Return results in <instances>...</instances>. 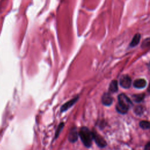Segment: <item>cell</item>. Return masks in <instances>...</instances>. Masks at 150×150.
I'll return each mask as SVG.
<instances>
[{
	"mask_svg": "<svg viewBox=\"0 0 150 150\" xmlns=\"http://www.w3.org/2000/svg\"><path fill=\"white\" fill-rule=\"evenodd\" d=\"M132 105L131 100L124 94L118 96V103L116 105L117 110L122 114L126 113Z\"/></svg>",
	"mask_w": 150,
	"mask_h": 150,
	"instance_id": "6da1fadb",
	"label": "cell"
},
{
	"mask_svg": "<svg viewBox=\"0 0 150 150\" xmlns=\"http://www.w3.org/2000/svg\"><path fill=\"white\" fill-rule=\"evenodd\" d=\"M81 140L86 147L91 146L92 144V140L93 139V133L87 127H82L79 134Z\"/></svg>",
	"mask_w": 150,
	"mask_h": 150,
	"instance_id": "7a4b0ae2",
	"label": "cell"
},
{
	"mask_svg": "<svg viewBox=\"0 0 150 150\" xmlns=\"http://www.w3.org/2000/svg\"><path fill=\"white\" fill-rule=\"evenodd\" d=\"M93 139L95 141V142H96V144H97L98 146H99L100 147L103 148L105 146H106L107 144L105 141L104 140V139L99 134H98L97 132L93 131Z\"/></svg>",
	"mask_w": 150,
	"mask_h": 150,
	"instance_id": "3957f363",
	"label": "cell"
},
{
	"mask_svg": "<svg viewBox=\"0 0 150 150\" xmlns=\"http://www.w3.org/2000/svg\"><path fill=\"white\" fill-rule=\"evenodd\" d=\"M131 84V80L128 76L124 75L121 77L120 85L122 87H124L125 88H128L130 87Z\"/></svg>",
	"mask_w": 150,
	"mask_h": 150,
	"instance_id": "277c9868",
	"label": "cell"
},
{
	"mask_svg": "<svg viewBox=\"0 0 150 150\" xmlns=\"http://www.w3.org/2000/svg\"><path fill=\"white\" fill-rule=\"evenodd\" d=\"M77 100H78V97H74V98H72L71 100L68 101L67 102H66L65 104H64L62 106V107L60 108L61 111L64 112V111H66L67 109L70 108L71 107H72L76 103Z\"/></svg>",
	"mask_w": 150,
	"mask_h": 150,
	"instance_id": "5b68a950",
	"label": "cell"
},
{
	"mask_svg": "<svg viewBox=\"0 0 150 150\" xmlns=\"http://www.w3.org/2000/svg\"><path fill=\"white\" fill-rule=\"evenodd\" d=\"M78 138V134L75 128H72L68 135V139L70 142H74Z\"/></svg>",
	"mask_w": 150,
	"mask_h": 150,
	"instance_id": "8992f818",
	"label": "cell"
},
{
	"mask_svg": "<svg viewBox=\"0 0 150 150\" xmlns=\"http://www.w3.org/2000/svg\"><path fill=\"white\" fill-rule=\"evenodd\" d=\"M112 102V98L108 93H104L102 97V103L105 105H110Z\"/></svg>",
	"mask_w": 150,
	"mask_h": 150,
	"instance_id": "52a82bcc",
	"label": "cell"
},
{
	"mask_svg": "<svg viewBox=\"0 0 150 150\" xmlns=\"http://www.w3.org/2000/svg\"><path fill=\"white\" fill-rule=\"evenodd\" d=\"M146 81L144 79H137L134 81L133 85L135 87L138 88H144L146 86Z\"/></svg>",
	"mask_w": 150,
	"mask_h": 150,
	"instance_id": "ba28073f",
	"label": "cell"
},
{
	"mask_svg": "<svg viewBox=\"0 0 150 150\" xmlns=\"http://www.w3.org/2000/svg\"><path fill=\"white\" fill-rule=\"evenodd\" d=\"M140 38H141V35L139 33H137L136 35H134V36L133 37L131 43H130V46L131 47H134L135 46H137L140 40Z\"/></svg>",
	"mask_w": 150,
	"mask_h": 150,
	"instance_id": "9c48e42d",
	"label": "cell"
},
{
	"mask_svg": "<svg viewBox=\"0 0 150 150\" xmlns=\"http://www.w3.org/2000/svg\"><path fill=\"white\" fill-rule=\"evenodd\" d=\"M118 90V84L116 80H113L111 81L109 87V91L112 93H115Z\"/></svg>",
	"mask_w": 150,
	"mask_h": 150,
	"instance_id": "30bf717a",
	"label": "cell"
},
{
	"mask_svg": "<svg viewBox=\"0 0 150 150\" xmlns=\"http://www.w3.org/2000/svg\"><path fill=\"white\" fill-rule=\"evenodd\" d=\"M145 94L142 93V94H134L132 96V100L137 103L141 102L144 98Z\"/></svg>",
	"mask_w": 150,
	"mask_h": 150,
	"instance_id": "8fae6325",
	"label": "cell"
},
{
	"mask_svg": "<svg viewBox=\"0 0 150 150\" xmlns=\"http://www.w3.org/2000/svg\"><path fill=\"white\" fill-rule=\"evenodd\" d=\"M144 107L143 106H141V105H138L137 107H135L134 108V112L138 114V115H141L142 114L144 111Z\"/></svg>",
	"mask_w": 150,
	"mask_h": 150,
	"instance_id": "7c38bea8",
	"label": "cell"
},
{
	"mask_svg": "<svg viewBox=\"0 0 150 150\" xmlns=\"http://www.w3.org/2000/svg\"><path fill=\"white\" fill-rule=\"evenodd\" d=\"M139 125L143 129H148L150 128V122L146 121H142L140 122Z\"/></svg>",
	"mask_w": 150,
	"mask_h": 150,
	"instance_id": "4fadbf2b",
	"label": "cell"
},
{
	"mask_svg": "<svg viewBox=\"0 0 150 150\" xmlns=\"http://www.w3.org/2000/svg\"><path fill=\"white\" fill-rule=\"evenodd\" d=\"M63 127H64V123H61L59 125V126L57 128V130L56 131V133H55V138H57V137L59 135V133L62 130Z\"/></svg>",
	"mask_w": 150,
	"mask_h": 150,
	"instance_id": "5bb4252c",
	"label": "cell"
},
{
	"mask_svg": "<svg viewBox=\"0 0 150 150\" xmlns=\"http://www.w3.org/2000/svg\"><path fill=\"white\" fill-rule=\"evenodd\" d=\"M142 46V47H150V38H147L146 39H145L143 41Z\"/></svg>",
	"mask_w": 150,
	"mask_h": 150,
	"instance_id": "9a60e30c",
	"label": "cell"
},
{
	"mask_svg": "<svg viewBox=\"0 0 150 150\" xmlns=\"http://www.w3.org/2000/svg\"><path fill=\"white\" fill-rule=\"evenodd\" d=\"M145 150H150V142L147 143L145 146Z\"/></svg>",
	"mask_w": 150,
	"mask_h": 150,
	"instance_id": "2e32d148",
	"label": "cell"
},
{
	"mask_svg": "<svg viewBox=\"0 0 150 150\" xmlns=\"http://www.w3.org/2000/svg\"><path fill=\"white\" fill-rule=\"evenodd\" d=\"M148 91L149 92H150V83H149V86H148Z\"/></svg>",
	"mask_w": 150,
	"mask_h": 150,
	"instance_id": "e0dca14e",
	"label": "cell"
}]
</instances>
